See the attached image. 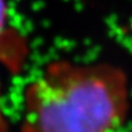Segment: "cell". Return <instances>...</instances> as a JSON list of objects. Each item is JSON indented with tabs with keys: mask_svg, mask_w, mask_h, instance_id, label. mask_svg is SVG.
<instances>
[{
	"mask_svg": "<svg viewBox=\"0 0 132 132\" xmlns=\"http://www.w3.org/2000/svg\"><path fill=\"white\" fill-rule=\"evenodd\" d=\"M129 107L122 68L56 61L24 89L22 132H112L125 122Z\"/></svg>",
	"mask_w": 132,
	"mask_h": 132,
	"instance_id": "cell-1",
	"label": "cell"
}]
</instances>
